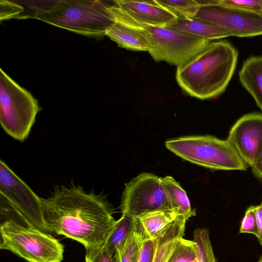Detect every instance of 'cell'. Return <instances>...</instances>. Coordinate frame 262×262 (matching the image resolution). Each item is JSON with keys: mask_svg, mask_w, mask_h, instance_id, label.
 <instances>
[{"mask_svg": "<svg viewBox=\"0 0 262 262\" xmlns=\"http://www.w3.org/2000/svg\"><path fill=\"white\" fill-rule=\"evenodd\" d=\"M40 199L50 233L74 239L85 248L102 246L116 221L105 194L86 191L73 182L55 186L49 196Z\"/></svg>", "mask_w": 262, "mask_h": 262, "instance_id": "obj_1", "label": "cell"}, {"mask_svg": "<svg viewBox=\"0 0 262 262\" xmlns=\"http://www.w3.org/2000/svg\"><path fill=\"white\" fill-rule=\"evenodd\" d=\"M237 58V51L229 41L211 42L187 63L177 67V81L191 96L202 100L216 97L228 85Z\"/></svg>", "mask_w": 262, "mask_h": 262, "instance_id": "obj_2", "label": "cell"}, {"mask_svg": "<svg viewBox=\"0 0 262 262\" xmlns=\"http://www.w3.org/2000/svg\"><path fill=\"white\" fill-rule=\"evenodd\" d=\"M26 18H35L74 33L93 37L105 35L114 23L111 4L100 0L24 1Z\"/></svg>", "mask_w": 262, "mask_h": 262, "instance_id": "obj_3", "label": "cell"}, {"mask_svg": "<svg viewBox=\"0 0 262 262\" xmlns=\"http://www.w3.org/2000/svg\"><path fill=\"white\" fill-rule=\"evenodd\" d=\"M0 248L29 262H61L63 246L50 234L32 225L0 193Z\"/></svg>", "mask_w": 262, "mask_h": 262, "instance_id": "obj_4", "label": "cell"}, {"mask_svg": "<svg viewBox=\"0 0 262 262\" xmlns=\"http://www.w3.org/2000/svg\"><path fill=\"white\" fill-rule=\"evenodd\" d=\"M165 146L179 157L201 166L222 170L247 169V164L227 139L191 136L167 140Z\"/></svg>", "mask_w": 262, "mask_h": 262, "instance_id": "obj_5", "label": "cell"}, {"mask_svg": "<svg viewBox=\"0 0 262 262\" xmlns=\"http://www.w3.org/2000/svg\"><path fill=\"white\" fill-rule=\"evenodd\" d=\"M0 122L5 132L24 142L40 110L37 100L0 69Z\"/></svg>", "mask_w": 262, "mask_h": 262, "instance_id": "obj_6", "label": "cell"}, {"mask_svg": "<svg viewBox=\"0 0 262 262\" xmlns=\"http://www.w3.org/2000/svg\"><path fill=\"white\" fill-rule=\"evenodd\" d=\"M138 25L144 31L153 59L177 67L187 63L211 42L165 27Z\"/></svg>", "mask_w": 262, "mask_h": 262, "instance_id": "obj_7", "label": "cell"}, {"mask_svg": "<svg viewBox=\"0 0 262 262\" xmlns=\"http://www.w3.org/2000/svg\"><path fill=\"white\" fill-rule=\"evenodd\" d=\"M120 207L122 214L135 219L150 212L172 209L161 178L147 172L125 184Z\"/></svg>", "mask_w": 262, "mask_h": 262, "instance_id": "obj_8", "label": "cell"}, {"mask_svg": "<svg viewBox=\"0 0 262 262\" xmlns=\"http://www.w3.org/2000/svg\"><path fill=\"white\" fill-rule=\"evenodd\" d=\"M200 5L194 17L215 24L239 37L262 35V14L228 7L219 0H197Z\"/></svg>", "mask_w": 262, "mask_h": 262, "instance_id": "obj_9", "label": "cell"}, {"mask_svg": "<svg viewBox=\"0 0 262 262\" xmlns=\"http://www.w3.org/2000/svg\"><path fill=\"white\" fill-rule=\"evenodd\" d=\"M0 193L5 196L32 225L50 234L45 223L41 199L2 160Z\"/></svg>", "mask_w": 262, "mask_h": 262, "instance_id": "obj_10", "label": "cell"}, {"mask_svg": "<svg viewBox=\"0 0 262 262\" xmlns=\"http://www.w3.org/2000/svg\"><path fill=\"white\" fill-rule=\"evenodd\" d=\"M227 140L251 167L262 147V114L251 113L241 117L231 128Z\"/></svg>", "mask_w": 262, "mask_h": 262, "instance_id": "obj_11", "label": "cell"}, {"mask_svg": "<svg viewBox=\"0 0 262 262\" xmlns=\"http://www.w3.org/2000/svg\"><path fill=\"white\" fill-rule=\"evenodd\" d=\"M113 3L121 13L140 25L166 27L178 18L157 1L118 0Z\"/></svg>", "mask_w": 262, "mask_h": 262, "instance_id": "obj_12", "label": "cell"}, {"mask_svg": "<svg viewBox=\"0 0 262 262\" xmlns=\"http://www.w3.org/2000/svg\"><path fill=\"white\" fill-rule=\"evenodd\" d=\"M111 10L115 21L106 31L105 35L119 46L127 50L148 51V42L143 29L121 13L113 4H111Z\"/></svg>", "mask_w": 262, "mask_h": 262, "instance_id": "obj_13", "label": "cell"}, {"mask_svg": "<svg viewBox=\"0 0 262 262\" xmlns=\"http://www.w3.org/2000/svg\"><path fill=\"white\" fill-rule=\"evenodd\" d=\"M165 28L210 41L235 36L232 32L226 29L196 17L178 18Z\"/></svg>", "mask_w": 262, "mask_h": 262, "instance_id": "obj_14", "label": "cell"}, {"mask_svg": "<svg viewBox=\"0 0 262 262\" xmlns=\"http://www.w3.org/2000/svg\"><path fill=\"white\" fill-rule=\"evenodd\" d=\"M179 215L172 209L161 210L144 214L136 219L144 239H155L166 232Z\"/></svg>", "mask_w": 262, "mask_h": 262, "instance_id": "obj_15", "label": "cell"}, {"mask_svg": "<svg viewBox=\"0 0 262 262\" xmlns=\"http://www.w3.org/2000/svg\"><path fill=\"white\" fill-rule=\"evenodd\" d=\"M239 79L262 111V55L251 57L244 62Z\"/></svg>", "mask_w": 262, "mask_h": 262, "instance_id": "obj_16", "label": "cell"}, {"mask_svg": "<svg viewBox=\"0 0 262 262\" xmlns=\"http://www.w3.org/2000/svg\"><path fill=\"white\" fill-rule=\"evenodd\" d=\"M187 221L183 215H179L166 232L156 239V251L153 262H167L177 241L184 235Z\"/></svg>", "mask_w": 262, "mask_h": 262, "instance_id": "obj_17", "label": "cell"}, {"mask_svg": "<svg viewBox=\"0 0 262 262\" xmlns=\"http://www.w3.org/2000/svg\"><path fill=\"white\" fill-rule=\"evenodd\" d=\"M161 180L172 209L187 220L195 215V211L191 208L186 192L179 183L171 176L161 178Z\"/></svg>", "mask_w": 262, "mask_h": 262, "instance_id": "obj_18", "label": "cell"}, {"mask_svg": "<svg viewBox=\"0 0 262 262\" xmlns=\"http://www.w3.org/2000/svg\"><path fill=\"white\" fill-rule=\"evenodd\" d=\"M135 223V218L125 214L116 221L103 245L113 258L116 251L122 246L134 229Z\"/></svg>", "mask_w": 262, "mask_h": 262, "instance_id": "obj_19", "label": "cell"}, {"mask_svg": "<svg viewBox=\"0 0 262 262\" xmlns=\"http://www.w3.org/2000/svg\"><path fill=\"white\" fill-rule=\"evenodd\" d=\"M144 239L143 234L136 219L134 229L122 246L115 253V262H137Z\"/></svg>", "mask_w": 262, "mask_h": 262, "instance_id": "obj_20", "label": "cell"}, {"mask_svg": "<svg viewBox=\"0 0 262 262\" xmlns=\"http://www.w3.org/2000/svg\"><path fill=\"white\" fill-rule=\"evenodd\" d=\"M167 262H200L196 243L183 237L179 238Z\"/></svg>", "mask_w": 262, "mask_h": 262, "instance_id": "obj_21", "label": "cell"}, {"mask_svg": "<svg viewBox=\"0 0 262 262\" xmlns=\"http://www.w3.org/2000/svg\"><path fill=\"white\" fill-rule=\"evenodd\" d=\"M157 2L176 15L178 18L194 17L200 7L197 0H160Z\"/></svg>", "mask_w": 262, "mask_h": 262, "instance_id": "obj_22", "label": "cell"}, {"mask_svg": "<svg viewBox=\"0 0 262 262\" xmlns=\"http://www.w3.org/2000/svg\"><path fill=\"white\" fill-rule=\"evenodd\" d=\"M193 241L196 244L198 256L200 262H216L207 229L198 228L193 232Z\"/></svg>", "mask_w": 262, "mask_h": 262, "instance_id": "obj_23", "label": "cell"}, {"mask_svg": "<svg viewBox=\"0 0 262 262\" xmlns=\"http://www.w3.org/2000/svg\"><path fill=\"white\" fill-rule=\"evenodd\" d=\"M222 5L262 14V0H219Z\"/></svg>", "mask_w": 262, "mask_h": 262, "instance_id": "obj_24", "label": "cell"}, {"mask_svg": "<svg viewBox=\"0 0 262 262\" xmlns=\"http://www.w3.org/2000/svg\"><path fill=\"white\" fill-rule=\"evenodd\" d=\"M1 21L15 18L18 19L24 12V7L18 1L1 0Z\"/></svg>", "mask_w": 262, "mask_h": 262, "instance_id": "obj_25", "label": "cell"}, {"mask_svg": "<svg viewBox=\"0 0 262 262\" xmlns=\"http://www.w3.org/2000/svg\"><path fill=\"white\" fill-rule=\"evenodd\" d=\"M239 233H251L257 237L258 236L259 231L254 212V206H250L247 209L241 222Z\"/></svg>", "mask_w": 262, "mask_h": 262, "instance_id": "obj_26", "label": "cell"}, {"mask_svg": "<svg viewBox=\"0 0 262 262\" xmlns=\"http://www.w3.org/2000/svg\"><path fill=\"white\" fill-rule=\"evenodd\" d=\"M85 249V262H115L103 245L86 248Z\"/></svg>", "mask_w": 262, "mask_h": 262, "instance_id": "obj_27", "label": "cell"}, {"mask_svg": "<svg viewBox=\"0 0 262 262\" xmlns=\"http://www.w3.org/2000/svg\"><path fill=\"white\" fill-rule=\"evenodd\" d=\"M155 251L156 239H144L137 262H153Z\"/></svg>", "mask_w": 262, "mask_h": 262, "instance_id": "obj_28", "label": "cell"}, {"mask_svg": "<svg viewBox=\"0 0 262 262\" xmlns=\"http://www.w3.org/2000/svg\"><path fill=\"white\" fill-rule=\"evenodd\" d=\"M254 212L259 231L257 239L262 246V202L259 205L254 206Z\"/></svg>", "mask_w": 262, "mask_h": 262, "instance_id": "obj_29", "label": "cell"}, {"mask_svg": "<svg viewBox=\"0 0 262 262\" xmlns=\"http://www.w3.org/2000/svg\"><path fill=\"white\" fill-rule=\"evenodd\" d=\"M251 168L254 175L258 179H262V147Z\"/></svg>", "mask_w": 262, "mask_h": 262, "instance_id": "obj_30", "label": "cell"}, {"mask_svg": "<svg viewBox=\"0 0 262 262\" xmlns=\"http://www.w3.org/2000/svg\"><path fill=\"white\" fill-rule=\"evenodd\" d=\"M257 262H262V256L260 257L259 259Z\"/></svg>", "mask_w": 262, "mask_h": 262, "instance_id": "obj_31", "label": "cell"}]
</instances>
